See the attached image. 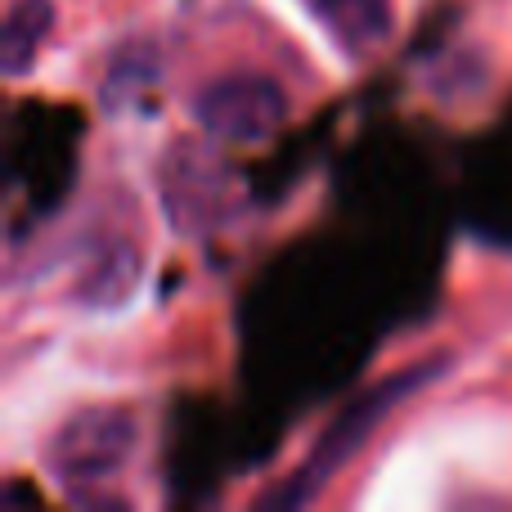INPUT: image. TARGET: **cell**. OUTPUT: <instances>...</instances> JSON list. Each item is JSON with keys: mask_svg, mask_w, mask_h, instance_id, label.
<instances>
[{"mask_svg": "<svg viewBox=\"0 0 512 512\" xmlns=\"http://www.w3.org/2000/svg\"><path fill=\"white\" fill-rule=\"evenodd\" d=\"M50 27H54V0H9L5 32H0V72L9 81L23 77L36 63L41 45L50 41Z\"/></svg>", "mask_w": 512, "mask_h": 512, "instance_id": "7", "label": "cell"}, {"mask_svg": "<svg viewBox=\"0 0 512 512\" xmlns=\"http://www.w3.org/2000/svg\"><path fill=\"white\" fill-rule=\"evenodd\" d=\"M135 283H140V256H135L131 243H122V239L99 243L77 279V306L113 310L131 297Z\"/></svg>", "mask_w": 512, "mask_h": 512, "instance_id": "6", "label": "cell"}, {"mask_svg": "<svg viewBox=\"0 0 512 512\" xmlns=\"http://www.w3.org/2000/svg\"><path fill=\"white\" fill-rule=\"evenodd\" d=\"M153 86V63H113L108 68V81H104V104L108 108H122L126 104V90H144Z\"/></svg>", "mask_w": 512, "mask_h": 512, "instance_id": "8", "label": "cell"}, {"mask_svg": "<svg viewBox=\"0 0 512 512\" xmlns=\"http://www.w3.org/2000/svg\"><path fill=\"white\" fill-rule=\"evenodd\" d=\"M135 436H140V427H135L131 409L117 405L77 409V414H68L54 427L50 445H45V472L77 504H99V495L131 463Z\"/></svg>", "mask_w": 512, "mask_h": 512, "instance_id": "2", "label": "cell"}, {"mask_svg": "<svg viewBox=\"0 0 512 512\" xmlns=\"http://www.w3.org/2000/svg\"><path fill=\"white\" fill-rule=\"evenodd\" d=\"M310 23L346 54L364 59L391 36V0H301Z\"/></svg>", "mask_w": 512, "mask_h": 512, "instance_id": "5", "label": "cell"}, {"mask_svg": "<svg viewBox=\"0 0 512 512\" xmlns=\"http://www.w3.org/2000/svg\"><path fill=\"white\" fill-rule=\"evenodd\" d=\"M288 117V95L279 81L234 72L207 81L194 95V122L212 144H261Z\"/></svg>", "mask_w": 512, "mask_h": 512, "instance_id": "4", "label": "cell"}, {"mask_svg": "<svg viewBox=\"0 0 512 512\" xmlns=\"http://www.w3.org/2000/svg\"><path fill=\"white\" fill-rule=\"evenodd\" d=\"M158 194L176 234H212L243 212V180L207 144H171L158 171Z\"/></svg>", "mask_w": 512, "mask_h": 512, "instance_id": "3", "label": "cell"}, {"mask_svg": "<svg viewBox=\"0 0 512 512\" xmlns=\"http://www.w3.org/2000/svg\"><path fill=\"white\" fill-rule=\"evenodd\" d=\"M441 373H445V360H423V364H414V369H405V373H396V378L369 387L360 400H351V405H346L342 414L324 427V436L315 441L310 459L297 468V477H288V486L274 490L265 504H270V508H301V504H310V499H315L319 490L333 481V472L346 468V463H351L355 454L369 445V436L378 432L382 418H387L400 400H409L414 391H423L427 382H436Z\"/></svg>", "mask_w": 512, "mask_h": 512, "instance_id": "1", "label": "cell"}]
</instances>
